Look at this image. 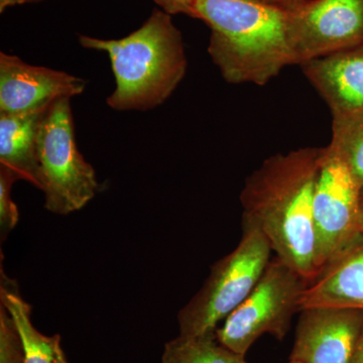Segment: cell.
Segmentation results:
<instances>
[{"label": "cell", "instance_id": "obj_1", "mask_svg": "<svg viewBox=\"0 0 363 363\" xmlns=\"http://www.w3.org/2000/svg\"><path fill=\"white\" fill-rule=\"evenodd\" d=\"M322 149L269 157L247 177L240 194L242 220L259 227L276 257L308 285L318 276L313 202Z\"/></svg>", "mask_w": 363, "mask_h": 363}, {"label": "cell", "instance_id": "obj_2", "mask_svg": "<svg viewBox=\"0 0 363 363\" xmlns=\"http://www.w3.org/2000/svg\"><path fill=\"white\" fill-rule=\"evenodd\" d=\"M195 18L211 28L208 52L231 84L264 86L295 65L288 9L252 0H194Z\"/></svg>", "mask_w": 363, "mask_h": 363}, {"label": "cell", "instance_id": "obj_3", "mask_svg": "<svg viewBox=\"0 0 363 363\" xmlns=\"http://www.w3.org/2000/svg\"><path fill=\"white\" fill-rule=\"evenodd\" d=\"M86 49L106 52L116 87L107 98L116 111H147L164 104L183 80L187 58L171 14L155 9L142 28L121 40L80 35Z\"/></svg>", "mask_w": 363, "mask_h": 363}, {"label": "cell", "instance_id": "obj_4", "mask_svg": "<svg viewBox=\"0 0 363 363\" xmlns=\"http://www.w3.org/2000/svg\"><path fill=\"white\" fill-rule=\"evenodd\" d=\"M272 252L262 230L242 220V236L233 252L215 262L199 292L179 312L180 335L198 336L216 331L250 296L271 262Z\"/></svg>", "mask_w": 363, "mask_h": 363}, {"label": "cell", "instance_id": "obj_5", "mask_svg": "<svg viewBox=\"0 0 363 363\" xmlns=\"http://www.w3.org/2000/svg\"><path fill=\"white\" fill-rule=\"evenodd\" d=\"M38 159L48 211L70 214L94 198L99 184L94 169L79 152L70 98L57 100L45 112L38 135Z\"/></svg>", "mask_w": 363, "mask_h": 363}, {"label": "cell", "instance_id": "obj_6", "mask_svg": "<svg viewBox=\"0 0 363 363\" xmlns=\"http://www.w3.org/2000/svg\"><path fill=\"white\" fill-rule=\"evenodd\" d=\"M308 286L297 272L274 257L250 296L216 329L219 342L245 357L253 343L269 334L284 340Z\"/></svg>", "mask_w": 363, "mask_h": 363}, {"label": "cell", "instance_id": "obj_7", "mask_svg": "<svg viewBox=\"0 0 363 363\" xmlns=\"http://www.w3.org/2000/svg\"><path fill=\"white\" fill-rule=\"evenodd\" d=\"M362 188L330 145L322 149L313 215L318 274L359 235Z\"/></svg>", "mask_w": 363, "mask_h": 363}, {"label": "cell", "instance_id": "obj_8", "mask_svg": "<svg viewBox=\"0 0 363 363\" xmlns=\"http://www.w3.org/2000/svg\"><path fill=\"white\" fill-rule=\"evenodd\" d=\"M295 65L363 45V0H305L288 9Z\"/></svg>", "mask_w": 363, "mask_h": 363}, {"label": "cell", "instance_id": "obj_9", "mask_svg": "<svg viewBox=\"0 0 363 363\" xmlns=\"http://www.w3.org/2000/svg\"><path fill=\"white\" fill-rule=\"evenodd\" d=\"M300 313L290 362L350 363L363 326V311L312 308Z\"/></svg>", "mask_w": 363, "mask_h": 363}, {"label": "cell", "instance_id": "obj_10", "mask_svg": "<svg viewBox=\"0 0 363 363\" xmlns=\"http://www.w3.org/2000/svg\"><path fill=\"white\" fill-rule=\"evenodd\" d=\"M85 87L84 79L0 54V113L21 114L47 108L57 100L82 94Z\"/></svg>", "mask_w": 363, "mask_h": 363}, {"label": "cell", "instance_id": "obj_11", "mask_svg": "<svg viewBox=\"0 0 363 363\" xmlns=\"http://www.w3.org/2000/svg\"><path fill=\"white\" fill-rule=\"evenodd\" d=\"M332 117L363 114V45L300 65Z\"/></svg>", "mask_w": 363, "mask_h": 363}, {"label": "cell", "instance_id": "obj_12", "mask_svg": "<svg viewBox=\"0 0 363 363\" xmlns=\"http://www.w3.org/2000/svg\"><path fill=\"white\" fill-rule=\"evenodd\" d=\"M312 308L363 311V233L329 260L300 298V312Z\"/></svg>", "mask_w": 363, "mask_h": 363}, {"label": "cell", "instance_id": "obj_13", "mask_svg": "<svg viewBox=\"0 0 363 363\" xmlns=\"http://www.w3.org/2000/svg\"><path fill=\"white\" fill-rule=\"evenodd\" d=\"M49 107L21 114L0 113V166L11 169L21 180L30 182L39 189L42 181L38 135Z\"/></svg>", "mask_w": 363, "mask_h": 363}, {"label": "cell", "instance_id": "obj_14", "mask_svg": "<svg viewBox=\"0 0 363 363\" xmlns=\"http://www.w3.org/2000/svg\"><path fill=\"white\" fill-rule=\"evenodd\" d=\"M0 304L9 310L20 332L25 350V363H69L61 346V336H45L35 328L32 307L21 297L16 281L2 272Z\"/></svg>", "mask_w": 363, "mask_h": 363}, {"label": "cell", "instance_id": "obj_15", "mask_svg": "<svg viewBox=\"0 0 363 363\" xmlns=\"http://www.w3.org/2000/svg\"><path fill=\"white\" fill-rule=\"evenodd\" d=\"M162 363H247L245 357L222 345L216 331L198 336H183L164 345Z\"/></svg>", "mask_w": 363, "mask_h": 363}, {"label": "cell", "instance_id": "obj_16", "mask_svg": "<svg viewBox=\"0 0 363 363\" xmlns=\"http://www.w3.org/2000/svg\"><path fill=\"white\" fill-rule=\"evenodd\" d=\"M329 145L347 164L363 190V114L333 117L332 140Z\"/></svg>", "mask_w": 363, "mask_h": 363}, {"label": "cell", "instance_id": "obj_17", "mask_svg": "<svg viewBox=\"0 0 363 363\" xmlns=\"http://www.w3.org/2000/svg\"><path fill=\"white\" fill-rule=\"evenodd\" d=\"M0 363H25L23 340L13 317L0 304Z\"/></svg>", "mask_w": 363, "mask_h": 363}, {"label": "cell", "instance_id": "obj_18", "mask_svg": "<svg viewBox=\"0 0 363 363\" xmlns=\"http://www.w3.org/2000/svg\"><path fill=\"white\" fill-rule=\"evenodd\" d=\"M20 180L18 175L6 167L0 166V233L1 241L18 221V210L11 198V188L14 182Z\"/></svg>", "mask_w": 363, "mask_h": 363}, {"label": "cell", "instance_id": "obj_19", "mask_svg": "<svg viewBox=\"0 0 363 363\" xmlns=\"http://www.w3.org/2000/svg\"><path fill=\"white\" fill-rule=\"evenodd\" d=\"M156 1L162 6L166 13H184L191 18H195L194 9H193L194 0H156Z\"/></svg>", "mask_w": 363, "mask_h": 363}, {"label": "cell", "instance_id": "obj_20", "mask_svg": "<svg viewBox=\"0 0 363 363\" xmlns=\"http://www.w3.org/2000/svg\"><path fill=\"white\" fill-rule=\"evenodd\" d=\"M350 363H363V326L359 337L357 339V346H355Z\"/></svg>", "mask_w": 363, "mask_h": 363}, {"label": "cell", "instance_id": "obj_21", "mask_svg": "<svg viewBox=\"0 0 363 363\" xmlns=\"http://www.w3.org/2000/svg\"><path fill=\"white\" fill-rule=\"evenodd\" d=\"M16 6V0H0V13H4L7 7Z\"/></svg>", "mask_w": 363, "mask_h": 363}, {"label": "cell", "instance_id": "obj_22", "mask_svg": "<svg viewBox=\"0 0 363 363\" xmlns=\"http://www.w3.org/2000/svg\"><path fill=\"white\" fill-rule=\"evenodd\" d=\"M252 1L264 2V4H274V6L286 7L284 0H252Z\"/></svg>", "mask_w": 363, "mask_h": 363}, {"label": "cell", "instance_id": "obj_23", "mask_svg": "<svg viewBox=\"0 0 363 363\" xmlns=\"http://www.w3.org/2000/svg\"><path fill=\"white\" fill-rule=\"evenodd\" d=\"M305 1V0H284L286 9H290L293 7L297 6L301 2Z\"/></svg>", "mask_w": 363, "mask_h": 363}, {"label": "cell", "instance_id": "obj_24", "mask_svg": "<svg viewBox=\"0 0 363 363\" xmlns=\"http://www.w3.org/2000/svg\"><path fill=\"white\" fill-rule=\"evenodd\" d=\"M359 229L360 233H363V190L362 192V197H360Z\"/></svg>", "mask_w": 363, "mask_h": 363}, {"label": "cell", "instance_id": "obj_25", "mask_svg": "<svg viewBox=\"0 0 363 363\" xmlns=\"http://www.w3.org/2000/svg\"><path fill=\"white\" fill-rule=\"evenodd\" d=\"M35 1V0H16V4H25V2Z\"/></svg>", "mask_w": 363, "mask_h": 363}, {"label": "cell", "instance_id": "obj_26", "mask_svg": "<svg viewBox=\"0 0 363 363\" xmlns=\"http://www.w3.org/2000/svg\"><path fill=\"white\" fill-rule=\"evenodd\" d=\"M289 363H296V362H289Z\"/></svg>", "mask_w": 363, "mask_h": 363}]
</instances>
